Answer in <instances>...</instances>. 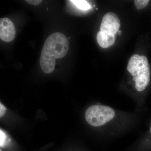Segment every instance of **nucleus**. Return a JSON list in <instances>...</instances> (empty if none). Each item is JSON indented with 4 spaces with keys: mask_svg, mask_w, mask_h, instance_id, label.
<instances>
[{
    "mask_svg": "<svg viewBox=\"0 0 151 151\" xmlns=\"http://www.w3.org/2000/svg\"><path fill=\"white\" fill-rule=\"evenodd\" d=\"M115 116V111L113 108L101 105L90 106L85 114L86 122L94 127L103 126L112 120Z\"/></svg>",
    "mask_w": 151,
    "mask_h": 151,
    "instance_id": "7ed1b4c3",
    "label": "nucleus"
},
{
    "mask_svg": "<svg viewBox=\"0 0 151 151\" xmlns=\"http://www.w3.org/2000/svg\"><path fill=\"white\" fill-rule=\"evenodd\" d=\"M78 9L83 10H87L91 8V6L86 1L82 0H73L70 1Z\"/></svg>",
    "mask_w": 151,
    "mask_h": 151,
    "instance_id": "0eeeda50",
    "label": "nucleus"
},
{
    "mask_svg": "<svg viewBox=\"0 0 151 151\" xmlns=\"http://www.w3.org/2000/svg\"><path fill=\"white\" fill-rule=\"evenodd\" d=\"M67 38L60 32H55L47 38L42 50L40 63L44 73L53 72L55 60L64 57L69 49Z\"/></svg>",
    "mask_w": 151,
    "mask_h": 151,
    "instance_id": "f257e3e1",
    "label": "nucleus"
},
{
    "mask_svg": "<svg viewBox=\"0 0 151 151\" xmlns=\"http://www.w3.org/2000/svg\"><path fill=\"white\" fill-rule=\"evenodd\" d=\"M97 42L103 48L110 47L115 43V35L100 31L97 35Z\"/></svg>",
    "mask_w": 151,
    "mask_h": 151,
    "instance_id": "423d86ee",
    "label": "nucleus"
},
{
    "mask_svg": "<svg viewBox=\"0 0 151 151\" xmlns=\"http://www.w3.org/2000/svg\"><path fill=\"white\" fill-rule=\"evenodd\" d=\"M25 1L30 4L34 6L39 5L42 2V1H40V0H27Z\"/></svg>",
    "mask_w": 151,
    "mask_h": 151,
    "instance_id": "9b49d317",
    "label": "nucleus"
},
{
    "mask_svg": "<svg viewBox=\"0 0 151 151\" xmlns=\"http://www.w3.org/2000/svg\"><path fill=\"white\" fill-rule=\"evenodd\" d=\"M6 135L0 129V146L3 147L6 144Z\"/></svg>",
    "mask_w": 151,
    "mask_h": 151,
    "instance_id": "1a4fd4ad",
    "label": "nucleus"
},
{
    "mask_svg": "<svg viewBox=\"0 0 151 151\" xmlns=\"http://www.w3.org/2000/svg\"><path fill=\"white\" fill-rule=\"evenodd\" d=\"M7 111V108L2 103L0 102V118L5 115Z\"/></svg>",
    "mask_w": 151,
    "mask_h": 151,
    "instance_id": "9d476101",
    "label": "nucleus"
},
{
    "mask_svg": "<svg viewBox=\"0 0 151 151\" xmlns=\"http://www.w3.org/2000/svg\"><path fill=\"white\" fill-rule=\"evenodd\" d=\"M16 34L13 22L7 18H0V39L6 42L14 40Z\"/></svg>",
    "mask_w": 151,
    "mask_h": 151,
    "instance_id": "39448f33",
    "label": "nucleus"
},
{
    "mask_svg": "<svg viewBox=\"0 0 151 151\" xmlns=\"http://www.w3.org/2000/svg\"><path fill=\"white\" fill-rule=\"evenodd\" d=\"M149 1V0H135L134 1L135 6L138 10L142 9L145 8Z\"/></svg>",
    "mask_w": 151,
    "mask_h": 151,
    "instance_id": "6e6552de",
    "label": "nucleus"
},
{
    "mask_svg": "<svg viewBox=\"0 0 151 151\" xmlns=\"http://www.w3.org/2000/svg\"><path fill=\"white\" fill-rule=\"evenodd\" d=\"M121 26V22L119 17L114 13L110 12L103 17L100 31L116 35Z\"/></svg>",
    "mask_w": 151,
    "mask_h": 151,
    "instance_id": "20e7f679",
    "label": "nucleus"
},
{
    "mask_svg": "<svg viewBox=\"0 0 151 151\" xmlns=\"http://www.w3.org/2000/svg\"><path fill=\"white\" fill-rule=\"evenodd\" d=\"M127 70L133 76L135 88L139 92L144 91L150 80V68L147 57L135 54L129 60Z\"/></svg>",
    "mask_w": 151,
    "mask_h": 151,
    "instance_id": "f03ea898",
    "label": "nucleus"
},
{
    "mask_svg": "<svg viewBox=\"0 0 151 151\" xmlns=\"http://www.w3.org/2000/svg\"><path fill=\"white\" fill-rule=\"evenodd\" d=\"M150 133L151 134V127H150Z\"/></svg>",
    "mask_w": 151,
    "mask_h": 151,
    "instance_id": "ddd939ff",
    "label": "nucleus"
},
{
    "mask_svg": "<svg viewBox=\"0 0 151 151\" xmlns=\"http://www.w3.org/2000/svg\"><path fill=\"white\" fill-rule=\"evenodd\" d=\"M0 151H2L1 150V149H0Z\"/></svg>",
    "mask_w": 151,
    "mask_h": 151,
    "instance_id": "4468645a",
    "label": "nucleus"
},
{
    "mask_svg": "<svg viewBox=\"0 0 151 151\" xmlns=\"http://www.w3.org/2000/svg\"><path fill=\"white\" fill-rule=\"evenodd\" d=\"M122 32L121 31L119 30V31H118V34L119 35H121V33L122 34Z\"/></svg>",
    "mask_w": 151,
    "mask_h": 151,
    "instance_id": "f8f14e48",
    "label": "nucleus"
}]
</instances>
